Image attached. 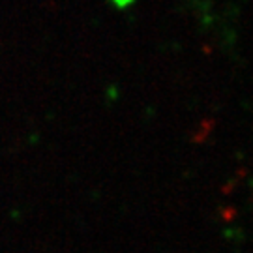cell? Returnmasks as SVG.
<instances>
[{
  "label": "cell",
  "mask_w": 253,
  "mask_h": 253,
  "mask_svg": "<svg viewBox=\"0 0 253 253\" xmlns=\"http://www.w3.org/2000/svg\"><path fill=\"white\" fill-rule=\"evenodd\" d=\"M131 0H115V4H118V6H127Z\"/></svg>",
  "instance_id": "obj_1"
}]
</instances>
